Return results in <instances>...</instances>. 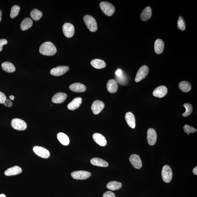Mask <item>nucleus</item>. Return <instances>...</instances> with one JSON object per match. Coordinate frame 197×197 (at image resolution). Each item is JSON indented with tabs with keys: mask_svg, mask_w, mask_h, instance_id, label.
I'll return each mask as SVG.
<instances>
[{
	"mask_svg": "<svg viewBox=\"0 0 197 197\" xmlns=\"http://www.w3.org/2000/svg\"><path fill=\"white\" fill-rule=\"evenodd\" d=\"M40 52L41 54L48 56L55 55L57 52L56 48L52 43L46 42L44 43L40 46Z\"/></svg>",
	"mask_w": 197,
	"mask_h": 197,
	"instance_id": "nucleus-1",
	"label": "nucleus"
},
{
	"mask_svg": "<svg viewBox=\"0 0 197 197\" xmlns=\"http://www.w3.org/2000/svg\"><path fill=\"white\" fill-rule=\"evenodd\" d=\"M85 23L89 30L92 32H95L97 30L98 26L96 20L92 16L85 15L83 18Z\"/></svg>",
	"mask_w": 197,
	"mask_h": 197,
	"instance_id": "nucleus-2",
	"label": "nucleus"
},
{
	"mask_svg": "<svg viewBox=\"0 0 197 197\" xmlns=\"http://www.w3.org/2000/svg\"><path fill=\"white\" fill-rule=\"evenodd\" d=\"M100 9L106 15L111 16L115 12L114 5L107 2H102L99 4Z\"/></svg>",
	"mask_w": 197,
	"mask_h": 197,
	"instance_id": "nucleus-3",
	"label": "nucleus"
},
{
	"mask_svg": "<svg viewBox=\"0 0 197 197\" xmlns=\"http://www.w3.org/2000/svg\"><path fill=\"white\" fill-rule=\"evenodd\" d=\"M161 176L163 181L169 183L171 181L173 173L172 169L168 165H165L163 167L161 172Z\"/></svg>",
	"mask_w": 197,
	"mask_h": 197,
	"instance_id": "nucleus-4",
	"label": "nucleus"
},
{
	"mask_svg": "<svg viewBox=\"0 0 197 197\" xmlns=\"http://www.w3.org/2000/svg\"><path fill=\"white\" fill-rule=\"evenodd\" d=\"M12 127L19 131H25L27 128V124L23 120L18 118L13 119L11 122Z\"/></svg>",
	"mask_w": 197,
	"mask_h": 197,
	"instance_id": "nucleus-5",
	"label": "nucleus"
},
{
	"mask_svg": "<svg viewBox=\"0 0 197 197\" xmlns=\"http://www.w3.org/2000/svg\"><path fill=\"white\" fill-rule=\"evenodd\" d=\"M71 176L74 179L77 180H85L90 177L91 175L90 172L84 170H79L71 173Z\"/></svg>",
	"mask_w": 197,
	"mask_h": 197,
	"instance_id": "nucleus-6",
	"label": "nucleus"
},
{
	"mask_svg": "<svg viewBox=\"0 0 197 197\" xmlns=\"http://www.w3.org/2000/svg\"><path fill=\"white\" fill-rule=\"evenodd\" d=\"M149 72V69L147 66L144 65L141 66L137 72L135 80V82H138L145 79L148 75Z\"/></svg>",
	"mask_w": 197,
	"mask_h": 197,
	"instance_id": "nucleus-7",
	"label": "nucleus"
},
{
	"mask_svg": "<svg viewBox=\"0 0 197 197\" xmlns=\"http://www.w3.org/2000/svg\"><path fill=\"white\" fill-rule=\"evenodd\" d=\"M63 30L65 36L66 38H72L75 33V27L71 23H66L63 25Z\"/></svg>",
	"mask_w": 197,
	"mask_h": 197,
	"instance_id": "nucleus-8",
	"label": "nucleus"
},
{
	"mask_svg": "<svg viewBox=\"0 0 197 197\" xmlns=\"http://www.w3.org/2000/svg\"><path fill=\"white\" fill-rule=\"evenodd\" d=\"M33 150L36 155L44 159H48L50 156L49 152L42 147L35 146L33 148Z\"/></svg>",
	"mask_w": 197,
	"mask_h": 197,
	"instance_id": "nucleus-9",
	"label": "nucleus"
},
{
	"mask_svg": "<svg viewBox=\"0 0 197 197\" xmlns=\"http://www.w3.org/2000/svg\"><path fill=\"white\" fill-rule=\"evenodd\" d=\"M69 70L68 66H59L52 69L50 72L52 75L58 77L64 75Z\"/></svg>",
	"mask_w": 197,
	"mask_h": 197,
	"instance_id": "nucleus-10",
	"label": "nucleus"
},
{
	"mask_svg": "<svg viewBox=\"0 0 197 197\" xmlns=\"http://www.w3.org/2000/svg\"><path fill=\"white\" fill-rule=\"evenodd\" d=\"M147 138L148 144L150 146H153L156 142L157 134L155 129L150 128L147 131Z\"/></svg>",
	"mask_w": 197,
	"mask_h": 197,
	"instance_id": "nucleus-11",
	"label": "nucleus"
},
{
	"mask_svg": "<svg viewBox=\"0 0 197 197\" xmlns=\"http://www.w3.org/2000/svg\"><path fill=\"white\" fill-rule=\"evenodd\" d=\"M105 107V104L100 100H96L92 103L91 109L93 113L95 115L99 114Z\"/></svg>",
	"mask_w": 197,
	"mask_h": 197,
	"instance_id": "nucleus-12",
	"label": "nucleus"
},
{
	"mask_svg": "<svg viewBox=\"0 0 197 197\" xmlns=\"http://www.w3.org/2000/svg\"><path fill=\"white\" fill-rule=\"evenodd\" d=\"M129 161L133 167L137 169H140L142 167V162L139 156L133 154L129 158Z\"/></svg>",
	"mask_w": 197,
	"mask_h": 197,
	"instance_id": "nucleus-13",
	"label": "nucleus"
},
{
	"mask_svg": "<svg viewBox=\"0 0 197 197\" xmlns=\"http://www.w3.org/2000/svg\"><path fill=\"white\" fill-rule=\"evenodd\" d=\"M167 92H168V89L167 87L162 85L156 88L154 90L153 94L155 97L162 98L166 95Z\"/></svg>",
	"mask_w": 197,
	"mask_h": 197,
	"instance_id": "nucleus-14",
	"label": "nucleus"
},
{
	"mask_svg": "<svg viewBox=\"0 0 197 197\" xmlns=\"http://www.w3.org/2000/svg\"><path fill=\"white\" fill-rule=\"evenodd\" d=\"M67 95L63 92H59L53 95L52 99V101L54 103H62L66 99Z\"/></svg>",
	"mask_w": 197,
	"mask_h": 197,
	"instance_id": "nucleus-15",
	"label": "nucleus"
},
{
	"mask_svg": "<svg viewBox=\"0 0 197 197\" xmlns=\"http://www.w3.org/2000/svg\"><path fill=\"white\" fill-rule=\"evenodd\" d=\"M92 137L95 142L100 146H105L106 145V139L102 134L98 133H95L94 134Z\"/></svg>",
	"mask_w": 197,
	"mask_h": 197,
	"instance_id": "nucleus-16",
	"label": "nucleus"
},
{
	"mask_svg": "<svg viewBox=\"0 0 197 197\" xmlns=\"http://www.w3.org/2000/svg\"><path fill=\"white\" fill-rule=\"evenodd\" d=\"M70 90L76 92H83L86 90V87L82 84L76 83L72 84L69 87Z\"/></svg>",
	"mask_w": 197,
	"mask_h": 197,
	"instance_id": "nucleus-17",
	"label": "nucleus"
},
{
	"mask_svg": "<svg viewBox=\"0 0 197 197\" xmlns=\"http://www.w3.org/2000/svg\"><path fill=\"white\" fill-rule=\"evenodd\" d=\"M108 91L111 93H115L118 90L117 82L114 79L109 80L107 84Z\"/></svg>",
	"mask_w": 197,
	"mask_h": 197,
	"instance_id": "nucleus-18",
	"label": "nucleus"
},
{
	"mask_svg": "<svg viewBox=\"0 0 197 197\" xmlns=\"http://www.w3.org/2000/svg\"><path fill=\"white\" fill-rule=\"evenodd\" d=\"M82 103V98L77 97L74 99L71 102L68 104V108L70 110H75L79 107Z\"/></svg>",
	"mask_w": 197,
	"mask_h": 197,
	"instance_id": "nucleus-19",
	"label": "nucleus"
},
{
	"mask_svg": "<svg viewBox=\"0 0 197 197\" xmlns=\"http://www.w3.org/2000/svg\"><path fill=\"white\" fill-rule=\"evenodd\" d=\"M22 172V170L20 167L15 166L9 168L5 171V176H11L17 175Z\"/></svg>",
	"mask_w": 197,
	"mask_h": 197,
	"instance_id": "nucleus-20",
	"label": "nucleus"
},
{
	"mask_svg": "<svg viewBox=\"0 0 197 197\" xmlns=\"http://www.w3.org/2000/svg\"><path fill=\"white\" fill-rule=\"evenodd\" d=\"M125 119L128 125L132 129L135 127V120L134 115L132 113L128 112L125 115Z\"/></svg>",
	"mask_w": 197,
	"mask_h": 197,
	"instance_id": "nucleus-21",
	"label": "nucleus"
},
{
	"mask_svg": "<svg viewBox=\"0 0 197 197\" xmlns=\"http://www.w3.org/2000/svg\"><path fill=\"white\" fill-rule=\"evenodd\" d=\"M152 15V10L150 7H147L141 13L140 18L143 21H146L151 18Z\"/></svg>",
	"mask_w": 197,
	"mask_h": 197,
	"instance_id": "nucleus-22",
	"label": "nucleus"
},
{
	"mask_svg": "<svg viewBox=\"0 0 197 197\" xmlns=\"http://www.w3.org/2000/svg\"><path fill=\"white\" fill-rule=\"evenodd\" d=\"M91 163L96 166L107 167L109 166V163L104 160L99 158H93L90 161Z\"/></svg>",
	"mask_w": 197,
	"mask_h": 197,
	"instance_id": "nucleus-23",
	"label": "nucleus"
},
{
	"mask_svg": "<svg viewBox=\"0 0 197 197\" xmlns=\"http://www.w3.org/2000/svg\"><path fill=\"white\" fill-rule=\"evenodd\" d=\"M164 48V43L163 41L158 39L155 41V51L158 54H160L163 52Z\"/></svg>",
	"mask_w": 197,
	"mask_h": 197,
	"instance_id": "nucleus-24",
	"label": "nucleus"
},
{
	"mask_svg": "<svg viewBox=\"0 0 197 197\" xmlns=\"http://www.w3.org/2000/svg\"><path fill=\"white\" fill-rule=\"evenodd\" d=\"M32 20L29 18H26L22 20L20 24V28L22 30H26L30 28L33 25Z\"/></svg>",
	"mask_w": 197,
	"mask_h": 197,
	"instance_id": "nucleus-25",
	"label": "nucleus"
},
{
	"mask_svg": "<svg viewBox=\"0 0 197 197\" xmlns=\"http://www.w3.org/2000/svg\"><path fill=\"white\" fill-rule=\"evenodd\" d=\"M2 68L5 72L8 73H12L15 71L16 68L12 63L9 62H5L2 63L1 65Z\"/></svg>",
	"mask_w": 197,
	"mask_h": 197,
	"instance_id": "nucleus-26",
	"label": "nucleus"
},
{
	"mask_svg": "<svg viewBox=\"0 0 197 197\" xmlns=\"http://www.w3.org/2000/svg\"><path fill=\"white\" fill-rule=\"evenodd\" d=\"M57 138L59 142L64 145H68L69 144V138L67 135L64 133H59L57 134Z\"/></svg>",
	"mask_w": 197,
	"mask_h": 197,
	"instance_id": "nucleus-27",
	"label": "nucleus"
},
{
	"mask_svg": "<svg viewBox=\"0 0 197 197\" xmlns=\"http://www.w3.org/2000/svg\"><path fill=\"white\" fill-rule=\"evenodd\" d=\"M91 64L94 67L98 69L103 68L106 66L105 61L99 59H93L91 61Z\"/></svg>",
	"mask_w": 197,
	"mask_h": 197,
	"instance_id": "nucleus-28",
	"label": "nucleus"
},
{
	"mask_svg": "<svg viewBox=\"0 0 197 197\" xmlns=\"http://www.w3.org/2000/svg\"><path fill=\"white\" fill-rule=\"evenodd\" d=\"M122 186V183L117 181L109 182L107 185V188L112 191L118 190L121 188Z\"/></svg>",
	"mask_w": 197,
	"mask_h": 197,
	"instance_id": "nucleus-29",
	"label": "nucleus"
},
{
	"mask_svg": "<svg viewBox=\"0 0 197 197\" xmlns=\"http://www.w3.org/2000/svg\"><path fill=\"white\" fill-rule=\"evenodd\" d=\"M179 88L183 92H187L191 90V85L188 82L182 81L179 83Z\"/></svg>",
	"mask_w": 197,
	"mask_h": 197,
	"instance_id": "nucleus-30",
	"label": "nucleus"
},
{
	"mask_svg": "<svg viewBox=\"0 0 197 197\" xmlns=\"http://www.w3.org/2000/svg\"><path fill=\"white\" fill-rule=\"evenodd\" d=\"M43 16L42 13L37 9H33L30 12V16L32 19L36 21L40 20Z\"/></svg>",
	"mask_w": 197,
	"mask_h": 197,
	"instance_id": "nucleus-31",
	"label": "nucleus"
},
{
	"mask_svg": "<svg viewBox=\"0 0 197 197\" xmlns=\"http://www.w3.org/2000/svg\"><path fill=\"white\" fill-rule=\"evenodd\" d=\"M184 106L186 109L185 112L183 114V116L187 117L191 115L193 111L192 106L190 104L186 103L184 104Z\"/></svg>",
	"mask_w": 197,
	"mask_h": 197,
	"instance_id": "nucleus-32",
	"label": "nucleus"
},
{
	"mask_svg": "<svg viewBox=\"0 0 197 197\" xmlns=\"http://www.w3.org/2000/svg\"><path fill=\"white\" fill-rule=\"evenodd\" d=\"M20 7L17 5H14L11 9L10 16L12 18H14L18 16L20 12Z\"/></svg>",
	"mask_w": 197,
	"mask_h": 197,
	"instance_id": "nucleus-33",
	"label": "nucleus"
},
{
	"mask_svg": "<svg viewBox=\"0 0 197 197\" xmlns=\"http://www.w3.org/2000/svg\"><path fill=\"white\" fill-rule=\"evenodd\" d=\"M177 27L181 31L185 30L186 29L185 23L183 19L181 16H180L177 21Z\"/></svg>",
	"mask_w": 197,
	"mask_h": 197,
	"instance_id": "nucleus-34",
	"label": "nucleus"
},
{
	"mask_svg": "<svg viewBox=\"0 0 197 197\" xmlns=\"http://www.w3.org/2000/svg\"><path fill=\"white\" fill-rule=\"evenodd\" d=\"M183 129L185 132L187 133L188 135L189 134L194 133L197 131V130L195 128L191 127V126L188 125V124H186V125L184 126Z\"/></svg>",
	"mask_w": 197,
	"mask_h": 197,
	"instance_id": "nucleus-35",
	"label": "nucleus"
},
{
	"mask_svg": "<svg viewBox=\"0 0 197 197\" xmlns=\"http://www.w3.org/2000/svg\"><path fill=\"white\" fill-rule=\"evenodd\" d=\"M103 197H116L114 193L110 191H107L103 195Z\"/></svg>",
	"mask_w": 197,
	"mask_h": 197,
	"instance_id": "nucleus-36",
	"label": "nucleus"
},
{
	"mask_svg": "<svg viewBox=\"0 0 197 197\" xmlns=\"http://www.w3.org/2000/svg\"><path fill=\"white\" fill-rule=\"evenodd\" d=\"M6 99L5 95L2 92L0 91V104H3Z\"/></svg>",
	"mask_w": 197,
	"mask_h": 197,
	"instance_id": "nucleus-37",
	"label": "nucleus"
},
{
	"mask_svg": "<svg viewBox=\"0 0 197 197\" xmlns=\"http://www.w3.org/2000/svg\"><path fill=\"white\" fill-rule=\"evenodd\" d=\"M7 43V41L5 39H0V52H1L2 50L3 46L5 45Z\"/></svg>",
	"mask_w": 197,
	"mask_h": 197,
	"instance_id": "nucleus-38",
	"label": "nucleus"
},
{
	"mask_svg": "<svg viewBox=\"0 0 197 197\" xmlns=\"http://www.w3.org/2000/svg\"><path fill=\"white\" fill-rule=\"evenodd\" d=\"M3 104L5 107H11L13 105V103L10 100L7 99H5L4 103Z\"/></svg>",
	"mask_w": 197,
	"mask_h": 197,
	"instance_id": "nucleus-39",
	"label": "nucleus"
},
{
	"mask_svg": "<svg viewBox=\"0 0 197 197\" xmlns=\"http://www.w3.org/2000/svg\"><path fill=\"white\" fill-rule=\"evenodd\" d=\"M116 75L118 76V77H121L122 75V72L121 70L119 69L116 70Z\"/></svg>",
	"mask_w": 197,
	"mask_h": 197,
	"instance_id": "nucleus-40",
	"label": "nucleus"
},
{
	"mask_svg": "<svg viewBox=\"0 0 197 197\" xmlns=\"http://www.w3.org/2000/svg\"><path fill=\"white\" fill-rule=\"evenodd\" d=\"M193 174H195V175H197V167H196L193 169Z\"/></svg>",
	"mask_w": 197,
	"mask_h": 197,
	"instance_id": "nucleus-41",
	"label": "nucleus"
},
{
	"mask_svg": "<svg viewBox=\"0 0 197 197\" xmlns=\"http://www.w3.org/2000/svg\"><path fill=\"white\" fill-rule=\"evenodd\" d=\"M9 98H10V99L13 100H14V96L13 95H11L10 96H9Z\"/></svg>",
	"mask_w": 197,
	"mask_h": 197,
	"instance_id": "nucleus-42",
	"label": "nucleus"
},
{
	"mask_svg": "<svg viewBox=\"0 0 197 197\" xmlns=\"http://www.w3.org/2000/svg\"><path fill=\"white\" fill-rule=\"evenodd\" d=\"M2 12L1 10H0V22H1L2 20Z\"/></svg>",
	"mask_w": 197,
	"mask_h": 197,
	"instance_id": "nucleus-43",
	"label": "nucleus"
},
{
	"mask_svg": "<svg viewBox=\"0 0 197 197\" xmlns=\"http://www.w3.org/2000/svg\"><path fill=\"white\" fill-rule=\"evenodd\" d=\"M0 197H6L5 195L4 194H1L0 195Z\"/></svg>",
	"mask_w": 197,
	"mask_h": 197,
	"instance_id": "nucleus-44",
	"label": "nucleus"
}]
</instances>
